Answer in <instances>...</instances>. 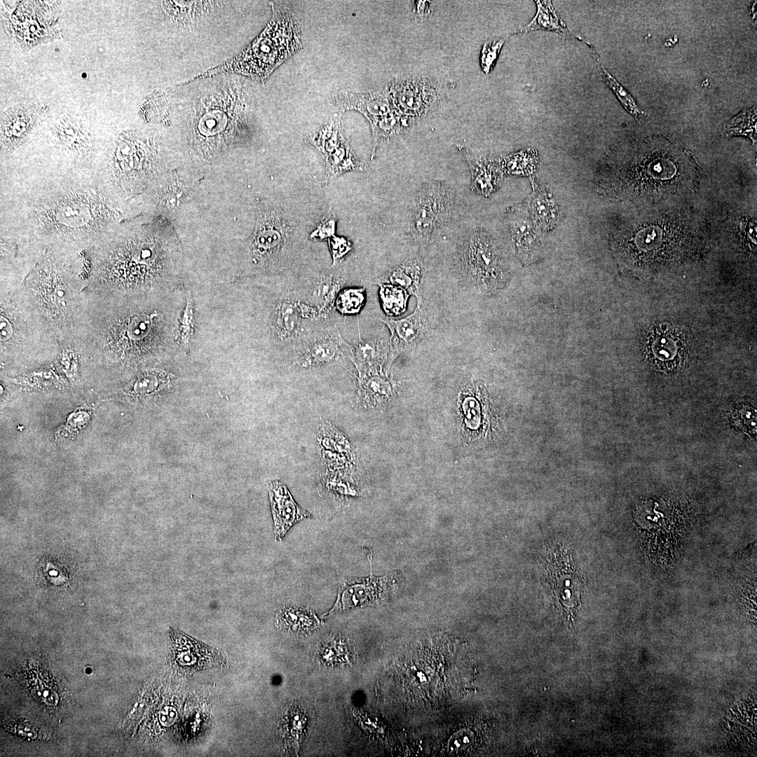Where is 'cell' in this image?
<instances>
[{"label": "cell", "mask_w": 757, "mask_h": 757, "mask_svg": "<svg viewBox=\"0 0 757 757\" xmlns=\"http://www.w3.org/2000/svg\"><path fill=\"white\" fill-rule=\"evenodd\" d=\"M130 211L96 175L0 168V235L18 244L92 247Z\"/></svg>", "instance_id": "1"}, {"label": "cell", "mask_w": 757, "mask_h": 757, "mask_svg": "<svg viewBox=\"0 0 757 757\" xmlns=\"http://www.w3.org/2000/svg\"><path fill=\"white\" fill-rule=\"evenodd\" d=\"M95 245L100 250L97 259L100 275L128 287L176 285L179 245L154 219H125Z\"/></svg>", "instance_id": "2"}, {"label": "cell", "mask_w": 757, "mask_h": 757, "mask_svg": "<svg viewBox=\"0 0 757 757\" xmlns=\"http://www.w3.org/2000/svg\"><path fill=\"white\" fill-rule=\"evenodd\" d=\"M154 138L140 130L123 131L106 141L96 175L111 191L130 202L153 186L158 174Z\"/></svg>", "instance_id": "3"}, {"label": "cell", "mask_w": 757, "mask_h": 757, "mask_svg": "<svg viewBox=\"0 0 757 757\" xmlns=\"http://www.w3.org/2000/svg\"><path fill=\"white\" fill-rule=\"evenodd\" d=\"M273 15L264 31L244 50L189 81L221 73H236L264 81L282 62L302 48L300 24L291 10L272 4Z\"/></svg>", "instance_id": "4"}, {"label": "cell", "mask_w": 757, "mask_h": 757, "mask_svg": "<svg viewBox=\"0 0 757 757\" xmlns=\"http://www.w3.org/2000/svg\"><path fill=\"white\" fill-rule=\"evenodd\" d=\"M304 239L291 214L272 205L261 207L246 247L245 273H275L291 268Z\"/></svg>", "instance_id": "5"}, {"label": "cell", "mask_w": 757, "mask_h": 757, "mask_svg": "<svg viewBox=\"0 0 757 757\" xmlns=\"http://www.w3.org/2000/svg\"><path fill=\"white\" fill-rule=\"evenodd\" d=\"M453 269L459 282L484 294L505 289L510 280L507 260L495 238L483 227L467 233L458 245Z\"/></svg>", "instance_id": "6"}, {"label": "cell", "mask_w": 757, "mask_h": 757, "mask_svg": "<svg viewBox=\"0 0 757 757\" xmlns=\"http://www.w3.org/2000/svg\"><path fill=\"white\" fill-rule=\"evenodd\" d=\"M453 189L444 181L423 182L412 201L408 235L421 246L435 241L449 224L455 204Z\"/></svg>", "instance_id": "7"}, {"label": "cell", "mask_w": 757, "mask_h": 757, "mask_svg": "<svg viewBox=\"0 0 757 757\" xmlns=\"http://www.w3.org/2000/svg\"><path fill=\"white\" fill-rule=\"evenodd\" d=\"M353 349L336 324L329 320L309 322L290 353L295 364L313 368L350 359Z\"/></svg>", "instance_id": "8"}, {"label": "cell", "mask_w": 757, "mask_h": 757, "mask_svg": "<svg viewBox=\"0 0 757 757\" xmlns=\"http://www.w3.org/2000/svg\"><path fill=\"white\" fill-rule=\"evenodd\" d=\"M212 97L200 100L194 118L196 136L214 137H222L224 131H231L226 125L233 128L245 125L250 109L247 92L241 86H231L229 90L220 88Z\"/></svg>", "instance_id": "9"}, {"label": "cell", "mask_w": 757, "mask_h": 757, "mask_svg": "<svg viewBox=\"0 0 757 757\" xmlns=\"http://www.w3.org/2000/svg\"><path fill=\"white\" fill-rule=\"evenodd\" d=\"M307 140L324 158L327 183L347 172L368 170L367 165L356 157L343 135L341 114H334Z\"/></svg>", "instance_id": "10"}, {"label": "cell", "mask_w": 757, "mask_h": 757, "mask_svg": "<svg viewBox=\"0 0 757 757\" xmlns=\"http://www.w3.org/2000/svg\"><path fill=\"white\" fill-rule=\"evenodd\" d=\"M386 90L395 110L416 121L429 112L438 101L435 83L425 77L395 79L388 83Z\"/></svg>", "instance_id": "11"}, {"label": "cell", "mask_w": 757, "mask_h": 757, "mask_svg": "<svg viewBox=\"0 0 757 757\" xmlns=\"http://www.w3.org/2000/svg\"><path fill=\"white\" fill-rule=\"evenodd\" d=\"M309 322L301 317L296 289L287 285L274 303L269 316L268 329L274 344L291 352Z\"/></svg>", "instance_id": "12"}, {"label": "cell", "mask_w": 757, "mask_h": 757, "mask_svg": "<svg viewBox=\"0 0 757 757\" xmlns=\"http://www.w3.org/2000/svg\"><path fill=\"white\" fill-rule=\"evenodd\" d=\"M504 225L511 249L524 266L538 261L543 254L540 228L529 213L520 207H509L504 216Z\"/></svg>", "instance_id": "13"}, {"label": "cell", "mask_w": 757, "mask_h": 757, "mask_svg": "<svg viewBox=\"0 0 757 757\" xmlns=\"http://www.w3.org/2000/svg\"><path fill=\"white\" fill-rule=\"evenodd\" d=\"M378 320L386 325L390 332L388 356L389 365L402 353L415 348L429 329L428 313L422 298L417 299L414 312L403 318Z\"/></svg>", "instance_id": "14"}, {"label": "cell", "mask_w": 757, "mask_h": 757, "mask_svg": "<svg viewBox=\"0 0 757 757\" xmlns=\"http://www.w3.org/2000/svg\"><path fill=\"white\" fill-rule=\"evenodd\" d=\"M341 265L319 274L308 288L296 289L300 300L313 308L322 321L330 320L336 298L347 280Z\"/></svg>", "instance_id": "15"}, {"label": "cell", "mask_w": 757, "mask_h": 757, "mask_svg": "<svg viewBox=\"0 0 757 757\" xmlns=\"http://www.w3.org/2000/svg\"><path fill=\"white\" fill-rule=\"evenodd\" d=\"M334 100L343 110L361 113L371 125L395 110L386 89L360 93L341 90L334 94Z\"/></svg>", "instance_id": "16"}, {"label": "cell", "mask_w": 757, "mask_h": 757, "mask_svg": "<svg viewBox=\"0 0 757 757\" xmlns=\"http://www.w3.org/2000/svg\"><path fill=\"white\" fill-rule=\"evenodd\" d=\"M269 496L277 539H281L296 523L311 518V514L294 501L286 486L280 481L270 484Z\"/></svg>", "instance_id": "17"}, {"label": "cell", "mask_w": 757, "mask_h": 757, "mask_svg": "<svg viewBox=\"0 0 757 757\" xmlns=\"http://www.w3.org/2000/svg\"><path fill=\"white\" fill-rule=\"evenodd\" d=\"M35 125V118L28 111L15 110L1 118V160L10 156L27 140Z\"/></svg>", "instance_id": "18"}, {"label": "cell", "mask_w": 757, "mask_h": 757, "mask_svg": "<svg viewBox=\"0 0 757 757\" xmlns=\"http://www.w3.org/2000/svg\"><path fill=\"white\" fill-rule=\"evenodd\" d=\"M388 578L387 577L374 578L371 577L361 582H346L339 589L338 596L332 609L329 612L344 611L373 602L382 594Z\"/></svg>", "instance_id": "19"}, {"label": "cell", "mask_w": 757, "mask_h": 757, "mask_svg": "<svg viewBox=\"0 0 757 757\" xmlns=\"http://www.w3.org/2000/svg\"><path fill=\"white\" fill-rule=\"evenodd\" d=\"M533 190L524 201V208L531 218L544 231L555 228L562 218V212L552 194L545 186L532 180Z\"/></svg>", "instance_id": "20"}, {"label": "cell", "mask_w": 757, "mask_h": 757, "mask_svg": "<svg viewBox=\"0 0 757 757\" xmlns=\"http://www.w3.org/2000/svg\"><path fill=\"white\" fill-rule=\"evenodd\" d=\"M424 273L423 259L420 256L409 257L383 275L374 280L371 284H390L405 289L416 299L422 298V282Z\"/></svg>", "instance_id": "21"}, {"label": "cell", "mask_w": 757, "mask_h": 757, "mask_svg": "<svg viewBox=\"0 0 757 757\" xmlns=\"http://www.w3.org/2000/svg\"><path fill=\"white\" fill-rule=\"evenodd\" d=\"M464 151L471 173L470 190L489 197L499 187L502 175L500 166L494 159L477 156L467 149Z\"/></svg>", "instance_id": "22"}, {"label": "cell", "mask_w": 757, "mask_h": 757, "mask_svg": "<svg viewBox=\"0 0 757 757\" xmlns=\"http://www.w3.org/2000/svg\"><path fill=\"white\" fill-rule=\"evenodd\" d=\"M389 353V341L383 338L362 339L353 346L350 360L354 363L358 374L378 372Z\"/></svg>", "instance_id": "23"}, {"label": "cell", "mask_w": 757, "mask_h": 757, "mask_svg": "<svg viewBox=\"0 0 757 757\" xmlns=\"http://www.w3.org/2000/svg\"><path fill=\"white\" fill-rule=\"evenodd\" d=\"M537 12L533 20L517 33H526L534 30H545L558 33L565 38L576 39L591 46L585 39L575 34L568 29L550 1H535Z\"/></svg>", "instance_id": "24"}, {"label": "cell", "mask_w": 757, "mask_h": 757, "mask_svg": "<svg viewBox=\"0 0 757 757\" xmlns=\"http://www.w3.org/2000/svg\"><path fill=\"white\" fill-rule=\"evenodd\" d=\"M416 120L404 116L394 110L371 125L374 137L371 159L377 149L385 142L408 130Z\"/></svg>", "instance_id": "25"}, {"label": "cell", "mask_w": 757, "mask_h": 757, "mask_svg": "<svg viewBox=\"0 0 757 757\" xmlns=\"http://www.w3.org/2000/svg\"><path fill=\"white\" fill-rule=\"evenodd\" d=\"M358 396L363 402H376L388 398L393 393L389 380L379 372L358 374Z\"/></svg>", "instance_id": "26"}, {"label": "cell", "mask_w": 757, "mask_h": 757, "mask_svg": "<svg viewBox=\"0 0 757 757\" xmlns=\"http://www.w3.org/2000/svg\"><path fill=\"white\" fill-rule=\"evenodd\" d=\"M278 622L282 628L297 634H308L320 624V620L311 611L301 608L285 609L279 615Z\"/></svg>", "instance_id": "27"}, {"label": "cell", "mask_w": 757, "mask_h": 757, "mask_svg": "<svg viewBox=\"0 0 757 757\" xmlns=\"http://www.w3.org/2000/svg\"><path fill=\"white\" fill-rule=\"evenodd\" d=\"M196 312L194 302L190 292L186 296V304L180 319L174 327V341L178 347L186 353L189 351L192 344L196 325Z\"/></svg>", "instance_id": "28"}, {"label": "cell", "mask_w": 757, "mask_h": 757, "mask_svg": "<svg viewBox=\"0 0 757 757\" xmlns=\"http://www.w3.org/2000/svg\"><path fill=\"white\" fill-rule=\"evenodd\" d=\"M377 285L382 308L388 316L396 317L406 311L410 294L405 289L390 284Z\"/></svg>", "instance_id": "29"}, {"label": "cell", "mask_w": 757, "mask_h": 757, "mask_svg": "<svg viewBox=\"0 0 757 757\" xmlns=\"http://www.w3.org/2000/svg\"><path fill=\"white\" fill-rule=\"evenodd\" d=\"M365 301L364 287H344L336 298L334 310L343 315H357L362 311Z\"/></svg>", "instance_id": "30"}, {"label": "cell", "mask_w": 757, "mask_h": 757, "mask_svg": "<svg viewBox=\"0 0 757 757\" xmlns=\"http://www.w3.org/2000/svg\"><path fill=\"white\" fill-rule=\"evenodd\" d=\"M600 71L606 83L613 91L625 109L633 117L639 121L646 116V114L639 107L629 93L603 66H600Z\"/></svg>", "instance_id": "31"}, {"label": "cell", "mask_w": 757, "mask_h": 757, "mask_svg": "<svg viewBox=\"0 0 757 757\" xmlns=\"http://www.w3.org/2000/svg\"><path fill=\"white\" fill-rule=\"evenodd\" d=\"M756 117V108L745 109L730 121L728 124V128L730 132L732 134H746L748 132L744 125L751 131H752V126H753L754 129L753 130H755ZM752 132H753V131Z\"/></svg>", "instance_id": "32"}, {"label": "cell", "mask_w": 757, "mask_h": 757, "mask_svg": "<svg viewBox=\"0 0 757 757\" xmlns=\"http://www.w3.org/2000/svg\"><path fill=\"white\" fill-rule=\"evenodd\" d=\"M327 240L332 259L331 267L338 266L352 250L353 245L347 238L337 236H334Z\"/></svg>", "instance_id": "33"}, {"label": "cell", "mask_w": 757, "mask_h": 757, "mask_svg": "<svg viewBox=\"0 0 757 757\" xmlns=\"http://www.w3.org/2000/svg\"><path fill=\"white\" fill-rule=\"evenodd\" d=\"M505 40V38H503L484 43L481 54V66L484 73L489 74L493 67Z\"/></svg>", "instance_id": "34"}, {"label": "cell", "mask_w": 757, "mask_h": 757, "mask_svg": "<svg viewBox=\"0 0 757 757\" xmlns=\"http://www.w3.org/2000/svg\"><path fill=\"white\" fill-rule=\"evenodd\" d=\"M287 721V730L288 731L289 738L292 742L297 744L300 737L302 735L306 719L300 710L294 709L289 712Z\"/></svg>", "instance_id": "35"}, {"label": "cell", "mask_w": 757, "mask_h": 757, "mask_svg": "<svg viewBox=\"0 0 757 757\" xmlns=\"http://www.w3.org/2000/svg\"><path fill=\"white\" fill-rule=\"evenodd\" d=\"M336 219L335 217L329 214L323 217L318 224L315 229L310 233L309 238L311 240H322L329 239L335 236Z\"/></svg>", "instance_id": "36"}, {"label": "cell", "mask_w": 757, "mask_h": 757, "mask_svg": "<svg viewBox=\"0 0 757 757\" xmlns=\"http://www.w3.org/2000/svg\"><path fill=\"white\" fill-rule=\"evenodd\" d=\"M463 409L465 414L466 425L471 429H476L481 422V411L478 401L472 397H467L463 402Z\"/></svg>", "instance_id": "37"}, {"label": "cell", "mask_w": 757, "mask_h": 757, "mask_svg": "<svg viewBox=\"0 0 757 757\" xmlns=\"http://www.w3.org/2000/svg\"><path fill=\"white\" fill-rule=\"evenodd\" d=\"M13 328L9 321L1 315L0 319V339L1 341H6L11 338Z\"/></svg>", "instance_id": "38"}, {"label": "cell", "mask_w": 757, "mask_h": 757, "mask_svg": "<svg viewBox=\"0 0 757 757\" xmlns=\"http://www.w3.org/2000/svg\"><path fill=\"white\" fill-rule=\"evenodd\" d=\"M16 726V731L19 735L25 736V737H29L31 738H34L36 736H37V735H36V731L34 730V729L32 727H29V725H27L26 724H21L17 725Z\"/></svg>", "instance_id": "39"}]
</instances>
